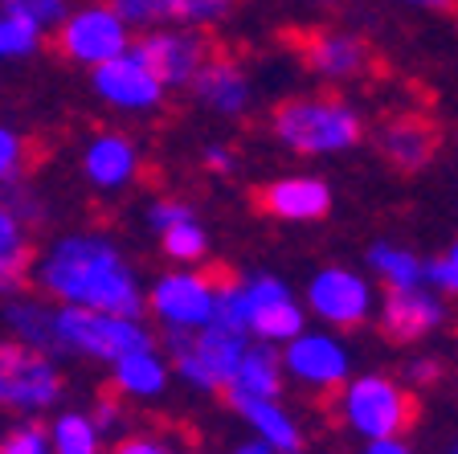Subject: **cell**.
I'll use <instances>...</instances> for the list:
<instances>
[{"label": "cell", "mask_w": 458, "mask_h": 454, "mask_svg": "<svg viewBox=\"0 0 458 454\" xmlns=\"http://www.w3.org/2000/svg\"><path fill=\"white\" fill-rule=\"evenodd\" d=\"M311 307L324 320L344 323V328H356L369 312V291H364L360 278H352L348 270H324L311 287Z\"/></svg>", "instance_id": "obj_13"}, {"label": "cell", "mask_w": 458, "mask_h": 454, "mask_svg": "<svg viewBox=\"0 0 458 454\" xmlns=\"http://www.w3.org/2000/svg\"><path fill=\"white\" fill-rule=\"evenodd\" d=\"M114 385L127 389V393H160V385H164L160 360H152L148 352H131V356L119 360Z\"/></svg>", "instance_id": "obj_21"}, {"label": "cell", "mask_w": 458, "mask_h": 454, "mask_svg": "<svg viewBox=\"0 0 458 454\" xmlns=\"http://www.w3.org/2000/svg\"><path fill=\"white\" fill-rule=\"evenodd\" d=\"M152 221L160 229H172V226H181V221H189V209H184V205H156Z\"/></svg>", "instance_id": "obj_34"}, {"label": "cell", "mask_w": 458, "mask_h": 454, "mask_svg": "<svg viewBox=\"0 0 458 454\" xmlns=\"http://www.w3.org/2000/svg\"><path fill=\"white\" fill-rule=\"evenodd\" d=\"M369 454H410L405 446H397L393 438H377V442L369 446Z\"/></svg>", "instance_id": "obj_38"}, {"label": "cell", "mask_w": 458, "mask_h": 454, "mask_svg": "<svg viewBox=\"0 0 458 454\" xmlns=\"http://www.w3.org/2000/svg\"><path fill=\"white\" fill-rule=\"evenodd\" d=\"M372 262L381 266L385 275H389L393 287H413L421 278V266L413 262L410 254H401V250H389V246H377L372 250Z\"/></svg>", "instance_id": "obj_24"}, {"label": "cell", "mask_w": 458, "mask_h": 454, "mask_svg": "<svg viewBox=\"0 0 458 454\" xmlns=\"http://www.w3.org/2000/svg\"><path fill=\"white\" fill-rule=\"evenodd\" d=\"M233 0H168V17L176 21H213L229 9Z\"/></svg>", "instance_id": "obj_29"}, {"label": "cell", "mask_w": 458, "mask_h": 454, "mask_svg": "<svg viewBox=\"0 0 458 454\" xmlns=\"http://www.w3.org/2000/svg\"><path fill=\"white\" fill-rule=\"evenodd\" d=\"M114 454H164L156 442H148V438H127V442L114 446Z\"/></svg>", "instance_id": "obj_36"}, {"label": "cell", "mask_w": 458, "mask_h": 454, "mask_svg": "<svg viewBox=\"0 0 458 454\" xmlns=\"http://www.w3.org/2000/svg\"><path fill=\"white\" fill-rule=\"evenodd\" d=\"M225 398H229V406H238L242 414L254 422L262 434H267V442L270 446H278L283 454H299V434H295V426L286 422L283 414H278L270 401H262V398H246V393H233V389H225Z\"/></svg>", "instance_id": "obj_18"}, {"label": "cell", "mask_w": 458, "mask_h": 454, "mask_svg": "<svg viewBox=\"0 0 458 454\" xmlns=\"http://www.w3.org/2000/svg\"><path fill=\"white\" fill-rule=\"evenodd\" d=\"M233 393H246V398H262L270 401L278 393V356L270 348H250L242 352L238 373H233Z\"/></svg>", "instance_id": "obj_19"}, {"label": "cell", "mask_w": 458, "mask_h": 454, "mask_svg": "<svg viewBox=\"0 0 458 454\" xmlns=\"http://www.w3.org/2000/svg\"><path fill=\"white\" fill-rule=\"evenodd\" d=\"M152 307L176 328H192V323H209L213 315V291L200 283V275L164 278L152 291Z\"/></svg>", "instance_id": "obj_14"}, {"label": "cell", "mask_w": 458, "mask_h": 454, "mask_svg": "<svg viewBox=\"0 0 458 454\" xmlns=\"http://www.w3.org/2000/svg\"><path fill=\"white\" fill-rule=\"evenodd\" d=\"M0 454H49V446L38 426H25V430H13V434L0 442Z\"/></svg>", "instance_id": "obj_31"}, {"label": "cell", "mask_w": 458, "mask_h": 454, "mask_svg": "<svg viewBox=\"0 0 458 454\" xmlns=\"http://www.w3.org/2000/svg\"><path fill=\"white\" fill-rule=\"evenodd\" d=\"M213 54V46L205 38H192V33H156V38H143L135 46V62H140L156 82H189L205 57Z\"/></svg>", "instance_id": "obj_9"}, {"label": "cell", "mask_w": 458, "mask_h": 454, "mask_svg": "<svg viewBox=\"0 0 458 454\" xmlns=\"http://www.w3.org/2000/svg\"><path fill=\"white\" fill-rule=\"evenodd\" d=\"M192 82H197V95L205 99V103L221 107V111H238L242 99H246V82H242V70L233 66L229 57H221L217 49L205 57V66L192 74Z\"/></svg>", "instance_id": "obj_17"}, {"label": "cell", "mask_w": 458, "mask_h": 454, "mask_svg": "<svg viewBox=\"0 0 458 454\" xmlns=\"http://www.w3.org/2000/svg\"><path fill=\"white\" fill-rule=\"evenodd\" d=\"M57 454H95V426L78 414H66L54 430Z\"/></svg>", "instance_id": "obj_22"}, {"label": "cell", "mask_w": 458, "mask_h": 454, "mask_svg": "<svg viewBox=\"0 0 458 454\" xmlns=\"http://www.w3.org/2000/svg\"><path fill=\"white\" fill-rule=\"evenodd\" d=\"M164 250H168L172 258H200L205 254V237H200L197 226L181 221V226L164 229Z\"/></svg>", "instance_id": "obj_28"}, {"label": "cell", "mask_w": 458, "mask_h": 454, "mask_svg": "<svg viewBox=\"0 0 458 454\" xmlns=\"http://www.w3.org/2000/svg\"><path fill=\"white\" fill-rule=\"evenodd\" d=\"M209 164L213 168H225V151H209Z\"/></svg>", "instance_id": "obj_40"}, {"label": "cell", "mask_w": 458, "mask_h": 454, "mask_svg": "<svg viewBox=\"0 0 458 454\" xmlns=\"http://www.w3.org/2000/svg\"><path fill=\"white\" fill-rule=\"evenodd\" d=\"M426 275L434 278L438 287H446V291H454V295H458V246L450 250L446 258H438V262H429V266H426Z\"/></svg>", "instance_id": "obj_33"}, {"label": "cell", "mask_w": 458, "mask_h": 454, "mask_svg": "<svg viewBox=\"0 0 458 454\" xmlns=\"http://www.w3.org/2000/svg\"><path fill=\"white\" fill-rule=\"evenodd\" d=\"M38 46V25H29L21 17L0 21V54H29Z\"/></svg>", "instance_id": "obj_27"}, {"label": "cell", "mask_w": 458, "mask_h": 454, "mask_svg": "<svg viewBox=\"0 0 458 454\" xmlns=\"http://www.w3.org/2000/svg\"><path fill=\"white\" fill-rule=\"evenodd\" d=\"M410 377L418 381V385H426V381H434V377H438V364H434V360H418V364H413V369H410Z\"/></svg>", "instance_id": "obj_37"}, {"label": "cell", "mask_w": 458, "mask_h": 454, "mask_svg": "<svg viewBox=\"0 0 458 454\" xmlns=\"http://www.w3.org/2000/svg\"><path fill=\"white\" fill-rule=\"evenodd\" d=\"M418 414H421V406L410 389L393 385V381H385V377L356 381V385L348 389V417H352V426L364 430L369 438L405 434V430H413Z\"/></svg>", "instance_id": "obj_5"}, {"label": "cell", "mask_w": 458, "mask_h": 454, "mask_svg": "<svg viewBox=\"0 0 458 454\" xmlns=\"http://www.w3.org/2000/svg\"><path fill=\"white\" fill-rule=\"evenodd\" d=\"M111 13L119 21H164L168 0H111Z\"/></svg>", "instance_id": "obj_30"}, {"label": "cell", "mask_w": 458, "mask_h": 454, "mask_svg": "<svg viewBox=\"0 0 458 454\" xmlns=\"http://www.w3.org/2000/svg\"><path fill=\"white\" fill-rule=\"evenodd\" d=\"M46 287L70 299L74 307H90V312L123 315V320L140 312V295L131 287L127 266L98 237L62 242L46 262Z\"/></svg>", "instance_id": "obj_1"}, {"label": "cell", "mask_w": 458, "mask_h": 454, "mask_svg": "<svg viewBox=\"0 0 458 454\" xmlns=\"http://www.w3.org/2000/svg\"><path fill=\"white\" fill-rule=\"evenodd\" d=\"M21 160H25V148H21V140L13 132H4V127H0V180L17 176Z\"/></svg>", "instance_id": "obj_32"}, {"label": "cell", "mask_w": 458, "mask_h": 454, "mask_svg": "<svg viewBox=\"0 0 458 454\" xmlns=\"http://www.w3.org/2000/svg\"><path fill=\"white\" fill-rule=\"evenodd\" d=\"M275 132L278 140H286L295 151H335L348 148L364 135V124L356 119V111L340 103L332 95L315 99H291V103L275 107Z\"/></svg>", "instance_id": "obj_2"}, {"label": "cell", "mask_w": 458, "mask_h": 454, "mask_svg": "<svg viewBox=\"0 0 458 454\" xmlns=\"http://www.w3.org/2000/svg\"><path fill=\"white\" fill-rule=\"evenodd\" d=\"M131 168H135V151L127 148V140L106 135V140H98L95 148L86 151V172L98 184H119V180L131 176Z\"/></svg>", "instance_id": "obj_20"}, {"label": "cell", "mask_w": 458, "mask_h": 454, "mask_svg": "<svg viewBox=\"0 0 458 454\" xmlns=\"http://www.w3.org/2000/svg\"><path fill=\"white\" fill-rule=\"evenodd\" d=\"M413 4H429V9H446V13H458L454 0H413Z\"/></svg>", "instance_id": "obj_39"}, {"label": "cell", "mask_w": 458, "mask_h": 454, "mask_svg": "<svg viewBox=\"0 0 458 454\" xmlns=\"http://www.w3.org/2000/svg\"><path fill=\"white\" fill-rule=\"evenodd\" d=\"M286 360H291V369H295L299 377L315 381V385H327L332 393L344 389V352L335 348L332 340H324V336H303V340H295L291 352H286Z\"/></svg>", "instance_id": "obj_16"}, {"label": "cell", "mask_w": 458, "mask_h": 454, "mask_svg": "<svg viewBox=\"0 0 458 454\" xmlns=\"http://www.w3.org/2000/svg\"><path fill=\"white\" fill-rule=\"evenodd\" d=\"M442 307L434 295H421L413 287H389V299H385L381 312V336L389 344H410L421 340L429 328H438Z\"/></svg>", "instance_id": "obj_11"}, {"label": "cell", "mask_w": 458, "mask_h": 454, "mask_svg": "<svg viewBox=\"0 0 458 454\" xmlns=\"http://www.w3.org/2000/svg\"><path fill=\"white\" fill-rule=\"evenodd\" d=\"M238 454H270V446H242Z\"/></svg>", "instance_id": "obj_41"}, {"label": "cell", "mask_w": 458, "mask_h": 454, "mask_svg": "<svg viewBox=\"0 0 458 454\" xmlns=\"http://www.w3.org/2000/svg\"><path fill=\"white\" fill-rule=\"evenodd\" d=\"M250 205L267 218L315 221L327 213L332 197H327V184H319V180H275V184H262L250 193Z\"/></svg>", "instance_id": "obj_10"}, {"label": "cell", "mask_w": 458, "mask_h": 454, "mask_svg": "<svg viewBox=\"0 0 458 454\" xmlns=\"http://www.w3.org/2000/svg\"><path fill=\"white\" fill-rule=\"evenodd\" d=\"M9 320L17 323L21 331H25L33 344H41V348H62V340H57V328H54V315H41V307H13Z\"/></svg>", "instance_id": "obj_23"}, {"label": "cell", "mask_w": 458, "mask_h": 454, "mask_svg": "<svg viewBox=\"0 0 458 454\" xmlns=\"http://www.w3.org/2000/svg\"><path fill=\"white\" fill-rule=\"evenodd\" d=\"M242 315L246 328L262 331V336H295L303 328V315L275 278H258V283L242 287Z\"/></svg>", "instance_id": "obj_12"}, {"label": "cell", "mask_w": 458, "mask_h": 454, "mask_svg": "<svg viewBox=\"0 0 458 454\" xmlns=\"http://www.w3.org/2000/svg\"><path fill=\"white\" fill-rule=\"evenodd\" d=\"M454 454H458V446H454Z\"/></svg>", "instance_id": "obj_42"}, {"label": "cell", "mask_w": 458, "mask_h": 454, "mask_svg": "<svg viewBox=\"0 0 458 454\" xmlns=\"http://www.w3.org/2000/svg\"><path fill=\"white\" fill-rule=\"evenodd\" d=\"M4 4V17H21V21H29V25H49V21H57L62 17V0H0Z\"/></svg>", "instance_id": "obj_26"}, {"label": "cell", "mask_w": 458, "mask_h": 454, "mask_svg": "<svg viewBox=\"0 0 458 454\" xmlns=\"http://www.w3.org/2000/svg\"><path fill=\"white\" fill-rule=\"evenodd\" d=\"M123 46H127L123 21L114 17L111 9L78 13L57 33V54L74 57V62H111V57H119Z\"/></svg>", "instance_id": "obj_8"}, {"label": "cell", "mask_w": 458, "mask_h": 454, "mask_svg": "<svg viewBox=\"0 0 458 454\" xmlns=\"http://www.w3.org/2000/svg\"><path fill=\"white\" fill-rule=\"evenodd\" d=\"M62 393V377L46 360V352L25 344H0V406L41 409Z\"/></svg>", "instance_id": "obj_6"}, {"label": "cell", "mask_w": 458, "mask_h": 454, "mask_svg": "<svg viewBox=\"0 0 458 454\" xmlns=\"http://www.w3.org/2000/svg\"><path fill=\"white\" fill-rule=\"evenodd\" d=\"M381 156L401 172H418L421 164L434 160L442 148V127L429 115H389L377 132H372Z\"/></svg>", "instance_id": "obj_7"}, {"label": "cell", "mask_w": 458, "mask_h": 454, "mask_svg": "<svg viewBox=\"0 0 458 454\" xmlns=\"http://www.w3.org/2000/svg\"><path fill=\"white\" fill-rule=\"evenodd\" d=\"M95 82H98V90L119 107H152L156 99H160V82H156L135 57H111V62H98Z\"/></svg>", "instance_id": "obj_15"}, {"label": "cell", "mask_w": 458, "mask_h": 454, "mask_svg": "<svg viewBox=\"0 0 458 454\" xmlns=\"http://www.w3.org/2000/svg\"><path fill=\"white\" fill-rule=\"evenodd\" d=\"M283 46L303 62L315 74H332V78H356L377 70V49L372 41L356 38V33H340V29L324 25H307V29H283Z\"/></svg>", "instance_id": "obj_3"}, {"label": "cell", "mask_w": 458, "mask_h": 454, "mask_svg": "<svg viewBox=\"0 0 458 454\" xmlns=\"http://www.w3.org/2000/svg\"><path fill=\"white\" fill-rule=\"evenodd\" d=\"M57 340L62 348H78L103 360H123L131 352H148L152 336L143 328H135L123 315H106V312H90V307H70V312L54 315Z\"/></svg>", "instance_id": "obj_4"}, {"label": "cell", "mask_w": 458, "mask_h": 454, "mask_svg": "<svg viewBox=\"0 0 458 454\" xmlns=\"http://www.w3.org/2000/svg\"><path fill=\"white\" fill-rule=\"evenodd\" d=\"M25 283V266L17 262H0V291H17Z\"/></svg>", "instance_id": "obj_35"}, {"label": "cell", "mask_w": 458, "mask_h": 454, "mask_svg": "<svg viewBox=\"0 0 458 454\" xmlns=\"http://www.w3.org/2000/svg\"><path fill=\"white\" fill-rule=\"evenodd\" d=\"M29 246H25V234H21V221L13 218L9 209L0 205V262H17L29 266Z\"/></svg>", "instance_id": "obj_25"}]
</instances>
